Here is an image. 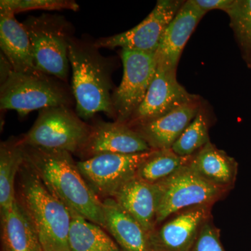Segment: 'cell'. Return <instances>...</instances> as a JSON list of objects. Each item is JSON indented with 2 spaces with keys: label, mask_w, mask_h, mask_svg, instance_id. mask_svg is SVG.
I'll return each mask as SVG.
<instances>
[{
  "label": "cell",
  "mask_w": 251,
  "mask_h": 251,
  "mask_svg": "<svg viewBox=\"0 0 251 251\" xmlns=\"http://www.w3.org/2000/svg\"><path fill=\"white\" fill-rule=\"evenodd\" d=\"M0 46L14 72L27 74L39 71L34 62L27 30L14 14L0 12Z\"/></svg>",
  "instance_id": "d6986e66"
},
{
  "label": "cell",
  "mask_w": 251,
  "mask_h": 251,
  "mask_svg": "<svg viewBox=\"0 0 251 251\" xmlns=\"http://www.w3.org/2000/svg\"><path fill=\"white\" fill-rule=\"evenodd\" d=\"M198 99L199 97L190 94L180 85L176 80V70L158 64L145 99L126 125L133 128Z\"/></svg>",
  "instance_id": "8fae6325"
},
{
  "label": "cell",
  "mask_w": 251,
  "mask_h": 251,
  "mask_svg": "<svg viewBox=\"0 0 251 251\" xmlns=\"http://www.w3.org/2000/svg\"><path fill=\"white\" fill-rule=\"evenodd\" d=\"M189 158L178 156L172 149L152 150L140 163L136 177L150 184H158L186 165Z\"/></svg>",
  "instance_id": "603a6c76"
},
{
  "label": "cell",
  "mask_w": 251,
  "mask_h": 251,
  "mask_svg": "<svg viewBox=\"0 0 251 251\" xmlns=\"http://www.w3.org/2000/svg\"><path fill=\"white\" fill-rule=\"evenodd\" d=\"M210 142L207 119L200 110L182 134L172 147V150L181 157H191Z\"/></svg>",
  "instance_id": "cb8c5ba5"
},
{
  "label": "cell",
  "mask_w": 251,
  "mask_h": 251,
  "mask_svg": "<svg viewBox=\"0 0 251 251\" xmlns=\"http://www.w3.org/2000/svg\"><path fill=\"white\" fill-rule=\"evenodd\" d=\"M201 110L200 99L175 109L169 113L133 127L151 150L171 149Z\"/></svg>",
  "instance_id": "9a60e30c"
},
{
  "label": "cell",
  "mask_w": 251,
  "mask_h": 251,
  "mask_svg": "<svg viewBox=\"0 0 251 251\" xmlns=\"http://www.w3.org/2000/svg\"><path fill=\"white\" fill-rule=\"evenodd\" d=\"M184 2L179 0H158L152 11L138 25L120 34L100 38L94 41V45L99 49L121 48L155 53L163 33Z\"/></svg>",
  "instance_id": "30bf717a"
},
{
  "label": "cell",
  "mask_w": 251,
  "mask_h": 251,
  "mask_svg": "<svg viewBox=\"0 0 251 251\" xmlns=\"http://www.w3.org/2000/svg\"><path fill=\"white\" fill-rule=\"evenodd\" d=\"M114 199L149 234L156 228L160 200L158 184L145 182L135 176L119 191Z\"/></svg>",
  "instance_id": "2e32d148"
},
{
  "label": "cell",
  "mask_w": 251,
  "mask_h": 251,
  "mask_svg": "<svg viewBox=\"0 0 251 251\" xmlns=\"http://www.w3.org/2000/svg\"><path fill=\"white\" fill-rule=\"evenodd\" d=\"M1 61L0 107L16 110L21 117L50 107H72L74 95L66 82L40 71L14 72L4 57Z\"/></svg>",
  "instance_id": "277c9868"
},
{
  "label": "cell",
  "mask_w": 251,
  "mask_h": 251,
  "mask_svg": "<svg viewBox=\"0 0 251 251\" xmlns=\"http://www.w3.org/2000/svg\"><path fill=\"white\" fill-rule=\"evenodd\" d=\"M0 215L2 251H42L34 224L17 197Z\"/></svg>",
  "instance_id": "ffe728a7"
},
{
  "label": "cell",
  "mask_w": 251,
  "mask_h": 251,
  "mask_svg": "<svg viewBox=\"0 0 251 251\" xmlns=\"http://www.w3.org/2000/svg\"><path fill=\"white\" fill-rule=\"evenodd\" d=\"M226 13L239 46L251 62V0H234Z\"/></svg>",
  "instance_id": "d4e9b609"
},
{
  "label": "cell",
  "mask_w": 251,
  "mask_h": 251,
  "mask_svg": "<svg viewBox=\"0 0 251 251\" xmlns=\"http://www.w3.org/2000/svg\"><path fill=\"white\" fill-rule=\"evenodd\" d=\"M30 40L36 67L41 72L67 83L71 23L62 16L44 14L29 16L22 23Z\"/></svg>",
  "instance_id": "5b68a950"
},
{
  "label": "cell",
  "mask_w": 251,
  "mask_h": 251,
  "mask_svg": "<svg viewBox=\"0 0 251 251\" xmlns=\"http://www.w3.org/2000/svg\"><path fill=\"white\" fill-rule=\"evenodd\" d=\"M23 145L25 161L50 192L69 210L105 229L103 201L85 181L72 153Z\"/></svg>",
  "instance_id": "6da1fadb"
},
{
  "label": "cell",
  "mask_w": 251,
  "mask_h": 251,
  "mask_svg": "<svg viewBox=\"0 0 251 251\" xmlns=\"http://www.w3.org/2000/svg\"><path fill=\"white\" fill-rule=\"evenodd\" d=\"M69 232L70 251H121L103 227L74 212Z\"/></svg>",
  "instance_id": "7402d4cb"
},
{
  "label": "cell",
  "mask_w": 251,
  "mask_h": 251,
  "mask_svg": "<svg viewBox=\"0 0 251 251\" xmlns=\"http://www.w3.org/2000/svg\"><path fill=\"white\" fill-rule=\"evenodd\" d=\"M206 14L193 0L185 1L162 36L156 52L158 65L176 70L186 42Z\"/></svg>",
  "instance_id": "5bb4252c"
},
{
  "label": "cell",
  "mask_w": 251,
  "mask_h": 251,
  "mask_svg": "<svg viewBox=\"0 0 251 251\" xmlns=\"http://www.w3.org/2000/svg\"><path fill=\"white\" fill-rule=\"evenodd\" d=\"M157 184L160 200L156 226L183 209L195 206H213L228 193L202 179L187 163Z\"/></svg>",
  "instance_id": "52a82bcc"
},
{
  "label": "cell",
  "mask_w": 251,
  "mask_h": 251,
  "mask_svg": "<svg viewBox=\"0 0 251 251\" xmlns=\"http://www.w3.org/2000/svg\"><path fill=\"white\" fill-rule=\"evenodd\" d=\"M123 77L112 94L115 121L126 124L145 99L155 74L158 61L156 52L122 50Z\"/></svg>",
  "instance_id": "ba28073f"
},
{
  "label": "cell",
  "mask_w": 251,
  "mask_h": 251,
  "mask_svg": "<svg viewBox=\"0 0 251 251\" xmlns=\"http://www.w3.org/2000/svg\"><path fill=\"white\" fill-rule=\"evenodd\" d=\"M92 126L72 107H50L39 110L34 125L21 136L25 145L78 154L85 146Z\"/></svg>",
  "instance_id": "8992f818"
},
{
  "label": "cell",
  "mask_w": 251,
  "mask_h": 251,
  "mask_svg": "<svg viewBox=\"0 0 251 251\" xmlns=\"http://www.w3.org/2000/svg\"><path fill=\"white\" fill-rule=\"evenodd\" d=\"M188 166L213 186L229 192L238 174V163L226 151L209 142L190 157Z\"/></svg>",
  "instance_id": "ac0fdd59"
},
{
  "label": "cell",
  "mask_w": 251,
  "mask_h": 251,
  "mask_svg": "<svg viewBox=\"0 0 251 251\" xmlns=\"http://www.w3.org/2000/svg\"><path fill=\"white\" fill-rule=\"evenodd\" d=\"M234 0H193L195 4L204 12L211 10L219 9L227 12L233 4Z\"/></svg>",
  "instance_id": "83f0119b"
},
{
  "label": "cell",
  "mask_w": 251,
  "mask_h": 251,
  "mask_svg": "<svg viewBox=\"0 0 251 251\" xmlns=\"http://www.w3.org/2000/svg\"><path fill=\"white\" fill-rule=\"evenodd\" d=\"M151 151L131 154L103 153L77 161V166L92 191L103 201L114 198L136 176L140 163Z\"/></svg>",
  "instance_id": "9c48e42d"
},
{
  "label": "cell",
  "mask_w": 251,
  "mask_h": 251,
  "mask_svg": "<svg viewBox=\"0 0 251 251\" xmlns=\"http://www.w3.org/2000/svg\"><path fill=\"white\" fill-rule=\"evenodd\" d=\"M25 162L24 145L19 138H10L0 145V211L9 209L16 200L15 184Z\"/></svg>",
  "instance_id": "44dd1931"
},
{
  "label": "cell",
  "mask_w": 251,
  "mask_h": 251,
  "mask_svg": "<svg viewBox=\"0 0 251 251\" xmlns=\"http://www.w3.org/2000/svg\"><path fill=\"white\" fill-rule=\"evenodd\" d=\"M16 197L35 227L42 251H70L72 214L25 161L18 173Z\"/></svg>",
  "instance_id": "3957f363"
},
{
  "label": "cell",
  "mask_w": 251,
  "mask_h": 251,
  "mask_svg": "<svg viewBox=\"0 0 251 251\" xmlns=\"http://www.w3.org/2000/svg\"><path fill=\"white\" fill-rule=\"evenodd\" d=\"M91 126L90 137L77 154L81 160L103 153L131 154L152 150L134 129L126 124L97 120Z\"/></svg>",
  "instance_id": "4fadbf2b"
},
{
  "label": "cell",
  "mask_w": 251,
  "mask_h": 251,
  "mask_svg": "<svg viewBox=\"0 0 251 251\" xmlns=\"http://www.w3.org/2000/svg\"><path fill=\"white\" fill-rule=\"evenodd\" d=\"M212 206H192L165 220L150 234L153 251H191L202 226L211 217Z\"/></svg>",
  "instance_id": "7c38bea8"
},
{
  "label": "cell",
  "mask_w": 251,
  "mask_h": 251,
  "mask_svg": "<svg viewBox=\"0 0 251 251\" xmlns=\"http://www.w3.org/2000/svg\"><path fill=\"white\" fill-rule=\"evenodd\" d=\"M72 10L76 11L79 5L70 0H1L0 12L16 15L33 10Z\"/></svg>",
  "instance_id": "484cf974"
},
{
  "label": "cell",
  "mask_w": 251,
  "mask_h": 251,
  "mask_svg": "<svg viewBox=\"0 0 251 251\" xmlns=\"http://www.w3.org/2000/svg\"><path fill=\"white\" fill-rule=\"evenodd\" d=\"M72 69V90L75 112L84 121L103 112L115 118L112 105L114 63L99 52L94 41L72 38L69 46Z\"/></svg>",
  "instance_id": "7a4b0ae2"
},
{
  "label": "cell",
  "mask_w": 251,
  "mask_h": 251,
  "mask_svg": "<svg viewBox=\"0 0 251 251\" xmlns=\"http://www.w3.org/2000/svg\"><path fill=\"white\" fill-rule=\"evenodd\" d=\"M105 230L121 251H154L150 234L114 198L103 200Z\"/></svg>",
  "instance_id": "e0dca14e"
},
{
  "label": "cell",
  "mask_w": 251,
  "mask_h": 251,
  "mask_svg": "<svg viewBox=\"0 0 251 251\" xmlns=\"http://www.w3.org/2000/svg\"><path fill=\"white\" fill-rule=\"evenodd\" d=\"M190 251H225L221 241V230L214 225L212 217L202 226Z\"/></svg>",
  "instance_id": "4316f807"
}]
</instances>
